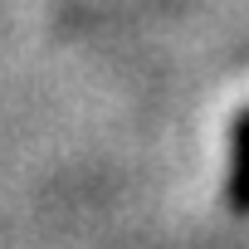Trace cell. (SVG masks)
Here are the masks:
<instances>
[{
  "label": "cell",
  "mask_w": 249,
  "mask_h": 249,
  "mask_svg": "<svg viewBox=\"0 0 249 249\" xmlns=\"http://www.w3.org/2000/svg\"><path fill=\"white\" fill-rule=\"evenodd\" d=\"M225 205L234 215H249V107L230 122V176H225Z\"/></svg>",
  "instance_id": "6da1fadb"
}]
</instances>
